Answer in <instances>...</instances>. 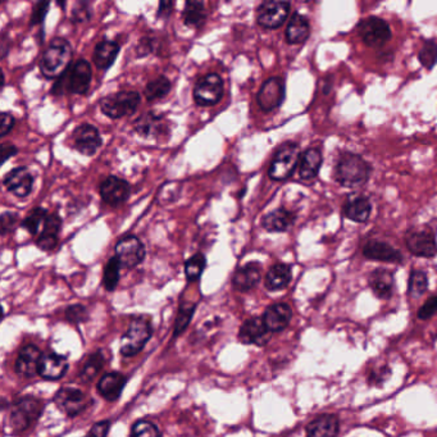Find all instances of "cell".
<instances>
[{
  "instance_id": "obj_1",
  "label": "cell",
  "mask_w": 437,
  "mask_h": 437,
  "mask_svg": "<svg viewBox=\"0 0 437 437\" xmlns=\"http://www.w3.org/2000/svg\"><path fill=\"white\" fill-rule=\"evenodd\" d=\"M372 167L363 156L345 152L339 156L335 166L334 178L344 187L354 189L365 185L370 180Z\"/></svg>"
},
{
  "instance_id": "obj_2",
  "label": "cell",
  "mask_w": 437,
  "mask_h": 437,
  "mask_svg": "<svg viewBox=\"0 0 437 437\" xmlns=\"http://www.w3.org/2000/svg\"><path fill=\"white\" fill-rule=\"evenodd\" d=\"M72 46L63 37L53 39L40 60V71L46 79H57L69 68Z\"/></svg>"
},
{
  "instance_id": "obj_3",
  "label": "cell",
  "mask_w": 437,
  "mask_h": 437,
  "mask_svg": "<svg viewBox=\"0 0 437 437\" xmlns=\"http://www.w3.org/2000/svg\"><path fill=\"white\" fill-rule=\"evenodd\" d=\"M91 76L93 74L89 62L79 60L60 76V80L55 82L52 93L55 95L63 94V91H68L71 94H85L89 90Z\"/></svg>"
},
{
  "instance_id": "obj_4",
  "label": "cell",
  "mask_w": 437,
  "mask_h": 437,
  "mask_svg": "<svg viewBox=\"0 0 437 437\" xmlns=\"http://www.w3.org/2000/svg\"><path fill=\"white\" fill-rule=\"evenodd\" d=\"M300 148L295 142H285L276 150L274 159L268 170V176L274 181L289 178L300 163Z\"/></svg>"
},
{
  "instance_id": "obj_5",
  "label": "cell",
  "mask_w": 437,
  "mask_h": 437,
  "mask_svg": "<svg viewBox=\"0 0 437 437\" xmlns=\"http://www.w3.org/2000/svg\"><path fill=\"white\" fill-rule=\"evenodd\" d=\"M44 410L43 401L36 398H22L13 404L9 415V424L13 433H21L29 430Z\"/></svg>"
},
{
  "instance_id": "obj_6",
  "label": "cell",
  "mask_w": 437,
  "mask_h": 437,
  "mask_svg": "<svg viewBox=\"0 0 437 437\" xmlns=\"http://www.w3.org/2000/svg\"><path fill=\"white\" fill-rule=\"evenodd\" d=\"M140 102V94L136 91H119L104 97L100 100V109L107 117L119 119L133 114Z\"/></svg>"
},
{
  "instance_id": "obj_7",
  "label": "cell",
  "mask_w": 437,
  "mask_h": 437,
  "mask_svg": "<svg viewBox=\"0 0 437 437\" xmlns=\"http://www.w3.org/2000/svg\"><path fill=\"white\" fill-rule=\"evenodd\" d=\"M152 334H153V330L147 319L142 317L135 318L130 323L126 332L121 337V347H119L121 354L125 356H136L150 340Z\"/></svg>"
},
{
  "instance_id": "obj_8",
  "label": "cell",
  "mask_w": 437,
  "mask_h": 437,
  "mask_svg": "<svg viewBox=\"0 0 437 437\" xmlns=\"http://www.w3.org/2000/svg\"><path fill=\"white\" fill-rule=\"evenodd\" d=\"M358 32L364 44L370 48H381L393 36L389 23L376 15H370L362 20L358 25Z\"/></svg>"
},
{
  "instance_id": "obj_9",
  "label": "cell",
  "mask_w": 437,
  "mask_h": 437,
  "mask_svg": "<svg viewBox=\"0 0 437 437\" xmlns=\"http://www.w3.org/2000/svg\"><path fill=\"white\" fill-rule=\"evenodd\" d=\"M404 240H405L408 250L415 257H421V258L436 257V236L433 231L429 227L408 230Z\"/></svg>"
},
{
  "instance_id": "obj_10",
  "label": "cell",
  "mask_w": 437,
  "mask_h": 437,
  "mask_svg": "<svg viewBox=\"0 0 437 437\" xmlns=\"http://www.w3.org/2000/svg\"><path fill=\"white\" fill-rule=\"evenodd\" d=\"M222 77L218 74H208L201 77L194 88V100L198 105H215L223 97Z\"/></svg>"
},
{
  "instance_id": "obj_11",
  "label": "cell",
  "mask_w": 437,
  "mask_h": 437,
  "mask_svg": "<svg viewBox=\"0 0 437 437\" xmlns=\"http://www.w3.org/2000/svg\"><path fill=\"white\" fill-rule=\"evenodd\" d=\"M291 4L289 1L268 0L262 3L257 9V22L264 29H278L281 27L290 15Z\"/></svg>"
},
{
  "instance_id": "obj_12",
  "label": "cell",
  "mask_w": 437,
  "mask_h": 437,
  "mask_svg": "<svg viewBox=\"0 0 437 437\" xmlns=\"http://www.w3.org/2000/svg\"><path fill=\"white\" fill-rule=\"evenodd\" d=\"M54 403L58 409L66 413L68 417H74L90 407L91 399L86 396V394L82 393L80 389L66 386L55 394Z\"/></svg>"
},
{
  "instance_id": "obj_13",
  "label": "cell",
  "mask_w": 437,
  "mask_h": 437,
  "mask_svg": "<svg viewBox=\"0 0 437 437\" xmlns=\"http://www.w3.org/2000/svg\"><path fill=\"white\" fill-rule=\"evenodd\" d=\"M145 246L139 237L134 235L121 238L116 245V257L122 267L131 269L137 267L145 260Z\"/></svg>"
},
{
  "instance_id": "obj_14",
  "label": "cell",
  "mask_w": 437,
  "mask_h": 437,
  "mask_svg": "<svg viewBox=\"0 0 437 437\" xmlns=\"http://www.w3.org/2000/svg\"><path fill=\"white\" fill-rule=\"evenodd\" d=\"M134 130L144 139H159L170 134V123L163 114L148 112L135 121Z\"/></svg>"
},
{
  "instance_id": "obj_15",
  "label": "cell",
  "mask_w": 437,
  "mask_h": 437,
  "mask_svg": "<svg viewBox=\"0 0 437 437\" xmlns=\"http://www.w3.org/2000/svg\"><path fill=\"white\" fill-rule=\"evenodd\" d=\"M285 81L281 77H271L263 82L257 94V103L263 112L277 109L285 100Z\"/></svg>"
},
{
  "instance_id": "obj_16",
  "label": "cell",
  "mask_w": 437,
  "mask_h": 437,
  "mask_svg": "<svg viewBox=\"0 0 437 437\" xmlns=\"http://www.w3.org/2000/svg\"><path fill=\"white\" fill-rule=\"evenodd\" d=\"M102 144L103 140L97 127L89 123H82L72 133V147L83 156H94Z\"/></svg>"
},
{
  "instance_id": "obj_17",
  "label": "cell",
  "mask_w": 437,
  "mask_h": 437,
  "mask_svg": "<svg viewBox=\"0 0 437 437\" xmlns=\"http://www.w3.org/2000/svg\"><path fill=\"white\" fill-rule=\"evenodd\" d=\"M100 196L104 203L117 207L119 204H123L128 199L131 194V187L126 180L117 177V176H108L104 178L100 184Z\"/></svg>"
},
{
  "instance_id": "obj_18",
  "label": "cell",
  "mask_w": 437,
  "mask_h": 437,
  "mask_svg": "<svg viewBox=\"0 0 437 437\" xmlns=\"http://www.w3.org/2000/svg\"><path fill=\"white\" fill-rule=\"evenodd\" d=\"M3 184L7 187L8 191L17 198H26L32 191L34 175L27 167H17L8 172L3 180Z\"/></svg>"
},
{
  "instance_id": "obj_19",
  "label": "cell",
  "mask_w": 437,
  "mask_h": 437,
  "mask_svg": "<svg viewBox=\"0 0 437 437\" xmlns=\"http://www.w3.org/2000/svg\"><path fill=\"white\" fill-rule=\"evenodd\" d=\"M269 330H268L263 317H254L245 321L243 326L238 331V340L245 345H264L269 339Z\"/></svg>"
},
{
  "instance_id": "obj_20",
  "label": "cell",
  "mask_w": 437,
  "mask_h": 437,
  "mask_svg": "<svg viewBox=\"0 0 437 437\" xmlns=\"http://www.w3.org/2000/svg\"><path fill=\"white\" fill-rule=\"evenodd\" d=\"M363 255L367 260L386 262V263H403L404 257L401 250L395 249L394 246L379 241V240H370L363 246Z\"/></svg>"
},
{
  "instance_id": "obj_21",
  "label": "cell",
  "mask_w": 437,
  "mask_h": 437,
  "mask_svg": "<svg viewBox=\"0 0 437 437\" xmlns=\"http://www.w3.org/2000/svg\"><path fill=\"white\" fill-rule=\"evenodd\" d=\"M41 358V351L35 345L23 347L15 359V372L25 377H32L36 373L39 375V365Z\"/></svg>"
},
{
  "instance_id": "obj_22",
  "label": "cell",
  "mask_w": 437,
  "mask_h": 437,
  "mask_svg": "<svg viewBox=\"0 0 437 437\" xmlns=\"http://www.w3.org/2000/svg\"><path fill=\"white\" fill-rule=\"evenodd\" d=\"M262 278V268L260 263L250 262L243 267L237 268L232 276V286L237 291H249L254 289Z\"/></svg>"
},
{
  "instance_id": "obj_23",
  "label": "cell",
  "mask_w": 437,
  "mask_h": 437,
  "mask_svg": "<svg viewBox=\"0 0 437 437\" xmlns=\"http://www.w3.org/2000/svg\"><path fill=\"white\" fill-rule=\"evenodd\" d=\"M372 204L364 195L349 196L342 207V215L345 218L356 223H365L370 220Z\"/></svg>"
},
{
  "instance_id": "obj_24",
  "label": "cell",
  "mask_w": 437,
  "mask_h": 437,
  "mask_svg": "<svg viewBox=\"0 0 437 437\" xmlns=\"http://www.w3.org/2000/svg\"><path fill=\"white\" fill-rule=\"evenodd\" d=\"M293 317V311L288 304L277 303L268 307L264 311L263 321L271 332H280L289 326Z\"/></svg>"
},
{
  "instance_id": "obj_25",
  "label": "cell",
  "mask_w": 437,
  "mask_h": 437,
  "mask_svg": "<svg viewBox=\"0 0 437 437\" xmlns=\"http://www.w3.org/2000/svg\"><path fill=\"white\" fill-rule=\"evenodd\" d=\"M127 384V377L119 372H112L104 375L98 382V393L105 401H114L119 399Z\"/></svg>"
},
{
  "instance_id": "obj_26",
  "label": "cell",
  "mask_w": 437,
  "mask_h": 437,
  "mask_svg": "<svg viewBox=\"0 0 437 437\" xmlns=\"http://www.w3.org/2000/svg\"><path fill=\"white\" fill-rule=\"evenodd\" d=\"M67 370L68 362L65 356L55 354V353H49V354L43 356L40 361L39 375L45 379L54 381V379L63 377Z\"/></svg>"
},
{
  "instance_id": "obj_27",
  "label": "cell",
  "mask_w": 437,
  "mask_h": 437,
  "mask_svg": "<svg viewBox=\"0 0 437 437\" xmlns=\"http://www.w3.org/2000/svg\"><path fill=\"white\" fill-rule=\"evenodd\" d=\"M60 229H62V220H60V215H57L55 213L48 215L44 223V227L37 237V248L44 250V252H51L53 249H55V246L58 244V235H60Z\"/></svg>"
},
{
  "instance_id": "obj_28",
  "label": "cell",
  "mask_w": 437,
  "mask_h": 437,
  "mask_svg": "<svg viewBox=\"0 0 437 437\" xmlns=\"http://www.w3.org/2000/svg\"><path fill=\"white\" fill-rule=\"evenodd\" d=\"M297 215L285 208H278L262 218V227L268 232H285L295 222Z\"/></svg>"
},
{
  "instance_id": "obj_29",
  "label": "cell",
  "mask_w": 437,
  "mask_h": 437,
  "mask_svg": "<svg viewBox=\"0 0 437 437\" xmlns=\"http://www.w3.org/2000/svg\"><path fill=\"white\" fill-rule=\"evenodd\" d=\"M311 36V25L305 15L295 12L290 18L286 29V41L289 44H303Z\"/></svg>"
},
{
  "instance_id": "obj_30",
  "label": "cell",
  "mask_w": 437,
  "mask_h": 437,
  "mask_svg": "<svg viewBox=\"0 0 437 437\" xmlns=\"http://www.w3.org/2000/svg\"><path fill=\"white\" fill-rule=\"evenodd\" d=\"M323 162V156L318 148L307 149L302 154L299 163V176L304 181H309L317 177L321 166Z\"/></svg>"
},
{
  "instance_id": "obj_31",
  "label": "cell",
  "mask_w": 437,
  "mask_h": 437,
  "mask_svg": "<svg viewBox=\"0 0 437 437\" xmlns=\"http://www.w3.org/2000/svg\"><path fill=\"white\" fill-rule=\"evenodd\" d=\"M339 433V419L336 415H325L316 418L307 427L308 437H336Z\"/></svg>"
},
{
  "instance_id": "obj_32",
  "label": "cell",
  "mask_w": 437,
  "mask_h": 437,
  "mask_svg": "<svg viewBox=\"0 0 437 437\" xmlns=\"http://www.w3.org/2000/svg\"><path fill=\"white\" fill-rule=\"evenodd\" d=\"M119 53V45L112 40H102L98 43L94 53H93V62L99 69H108L114 60L117 58Z\"/></svg>"
},
{
  "instance_id": "obj_33",
  "label": "cell",
  "mask_w": 437,
  "mask_h": 437,
  "mask_svg": "<svg viewBox=\"0 0 437 437\" xmlns=\"http://www.w3.org/2000/svg\"><path fill=\"white\" fill-rule=\"evenodd\" d=\"M370 286L378 297L389 299L393 295L394 274L384 268H377L370 274Z\"/></svg>"
},
{
  "instance_id": "obj_34",
  "label": "cell",
  "mask_w": 437,
  "mask_h": 437,
  "mask_svg": "<svg viewBox=\"0 0 437 437\" xmlns=\"http://www.w3.org/2000/svg\"><path fill=\"white\" fill-rule=\"evenodd\" d=\"M291 277H293V274H291V267L289 264L277 263L274 267L269 268V271L266 274L264 285L269 291L285 289L291 281Z\"/></svg>"
},
{
  "instance_id": "obj_35",
  "label": "cell",
  "mask_w": 437,
  "mask_h": 437,
  "mask_svg": "<svg viewBox=\"0 0 437 437\" xmlns=\"http://www.w3.org/2000/svg\"><path fill=\"white\" fill-rule=\"evenodd\" d=\"M207 20V13H206V7L203 1H186L184 12H182V21L186 26L189 27H201L203 23Z\"/></svg>"
},
{
  "instance_id": "obj_36",
  "label": "cell",
  "mask_w": 437,
  "mask_h": 437,
  "mask_svg": "<svg viewBox=\"0 0 437 437\" xmlns=\"http://www.w3.org/2000/svg\"><path fill=\"white\" fill-rule=\"evenodd\" d=\"M170 81L166 76H158L154 80L149 82L145 88V98L149 102H156L162 98L167 97L170 91Z\"/></svg>"
},
{
  "instance_id": "obj_37",
  "label": "cell",
  "mask_w": 437,
  "mask_h": 437,
  "mask_svg": "<svg viewBox=\"0 0 437 437\" xmlns=\"http://www.w3.org/2000/svg\"><path fill=\"white\" fill-rule=\"evenodd\" d=\"M48 210L44 208L32 209L29 215L23 220L22 227L31 235H40L44 227L45 221L48 218Z\"/></svg>"
},
{
  "instance_id": "obj_38",
  "label": "cell",
  "mask_w": 437,
  "mask_h": 437,
  "mask_svg": "<svg viewBox=\"0 0 437 437\" xmlns=\"http://www.w3.org/2000/svg\"><path fill=\"white\" fill-rule=\"evenodd\" d=\"M104 365H105L104 354H102V351H97V353L91 354L89 359L86 361V363L83 364L80 377L85 382H89L93 378H95L100 370H103Z\"/></svg>"
},
{
  "instance_id": "obj_39",
  "label": "cell",
  "mask_w": 437,
  "mask_h": 437,
  "mask_svg": "<svg viewBox=\"0 0 437 437\" xmlns=\"http://www.w3.org/2000/svg\"><path fill=\"white\" fill-rule=\"evenodd\" d=\"M121 263L117 260V257H113L108 260V263L104 267L103 285L104 289L107 291H114L119 281V271H121Z\"/></svg>"
},
{
  "instance_id": "obj_40",
  "label": "cell",
  "mask_w": 437,
  "mask_h": 437,
  "mask_svg": "<svg viewBox=\"0 0 437 437\" xmlns=\"http://www.w3.org/2000/svg\"><path fill=\"white\" fill-rule=\"evenodd\" d=\"M206 264H207V260L201 253H196L191 258L186 260L185 274L187 281H198L206 268Z\"/></svg>"
},
{
  "instance_id": "obj_41",
  "label": "cell",
  "mask_w": 437,
  "mask_h": 437,
  "mask_svg": "<svg viewBox=\"0 0 437 437\" xmlns=\"http://www.w3.org/2000/svg\"><path fill=\"white\" fill-rule=\"evenodd\" d=\"M418 60L423 67L431 71L437 63V43L435 40L424 41L421 51L418 53Z\"/></svg>"
},
{
  "instance_id": "obj_42",
  "label": "cell",
  "mask_w": 437,
  "mask_h": 437,
  "mask_svg": "<svg viewBox=\"0 0 437 437\" xmlns=\"http://www.w3.org/2000/svg\"><path fill=\"white\" fill-rule=\"evenodd\" d=\"M429 288L427 274L423 271H412L409 278V295L412 297H422Z\"/></svg>"
},
{
  "instance_id": "obj_43",
  "label": "cell",
  "mask_w": 437,
  "mask_h": 437,
  "mask_svg": "<svg viewBox=\"0 0 437 437\" xmlns=\"http://www.w3.org/2000/svg\"><path fill=\"white\" fill-rule=\"evenodd\" d=\"M195 308H196V305L194 303H182L180 305L177 319H176V325H175V335L176 336L181 334L187 327L190 319L193 317Z\"/></svg>"
},
{
  "instance_id": "obj_44",
  "label": "cell",
  "mask_w": 437,
  "mask_h": 437,
  "mask_svg": "<svg viewBox=\"0 0 437 437\" xmlns=\"http://www.w3.org/2000/svg\"><path fill=\"white\" fill-rule=\"evenodd\" d=\"M131 437H161V431L154 423L141 419L134 423L131 429Z\"/></svg>"
},
{
  "instance_id": "obj_45",
  "label": "cell",
  "mask_w": 437,
  "mask_h": 437,
  "mask_svg": "<svg viewBox=\"0 0 437 437\" xmlns=\"http://www.w3.org/2000/svg\"><path fill=\"white\" fill-rule=\"evenodd\" d=\"M18 222V215L12 212H4L0 215V229H1V235L6 236L9 232L15 230V226Z\"/></svg>"
},
{
  "instance_id": "obj_46",
  "label": "cell",
  "mask_w": 437,
  "mask_h": 437,
  "mask_svg": "<svg viewBox=\"0 0 437 437\" xmlns=\"http://www.w3.org/2000/svg\"><path fill=\"white\" fill-rule=\"evenodd\" d=\"M90 17H91V12H90L89 3L88 1H79L76 4V7L74 8V12H72V22L80 23L88 21Z\"/></svg>"
},
{
  "instance_id": "obj_47",
  "label": "cell",
  "mask_w": 437,
  "mask_h": 437,
  "mask_svg": "<svg viewBox=\"0 0 437 437\" xmlns=\"http://www.w3.org/2000/svg\"><path fill=\"white\" fill-rule=\"evenodd\" d=\"M49 6H51L49 1H39L35 4L30 18L31 26L44 22L45 15L49 11Z\"/></svg>"
},
{
  "instance_id": "obj_48",
  "label": "cell",
  "mask_w": 437,
  "mask_h": 437,
  "mask_svg": "<svg viewBox=\"0 0 437 437\" xmlns=\"http://www.w3.org/2000/svg\"><path fill=\"white\" fill-rule=\"evenodd\" d=\"M66 317L69 322L79 323V322H83L85 319L88 318V311L85 309V307H82L80 304H76V305L69 307L66 311Z\"/></svg>"
},
{
  "instance_id": "obj_49",
  "label": "cell",
  "mask_w": 437,
  "mask_h": 437,
  "mask_svg": "<svg viewBox=\"0 0 437 437\" xmlns=\"http://www.w3.org/2000/svg\"><path fill=\"white\" fill-rule=\"evenodd\" d=\"M437 313V297H431L423 304L422 308L418 311V317L429 319Z\"/></svg>"
},
{
  "instance_id": "obj_50",
  "label": "cell",
  "mask_w": 437,
  "mask_h": 437,
  "mask_svg": "<svg viewBox=\"0 0 437 437\" xmlns=\"http://www.w3.org/2000/svg\"><path fill=\"white\" fill-rule=\"evenodd\" d=\"M15 119L12 113L9 112H3L1 113V125H0V135L6 136L12 131V128L15 127Z\"/></svg>"
},
{
  "instance_id": "obj_51",
  "label": "cell",
  "mask_w": 437,
  "mask_h": 437,
  "mask_svg": "<svg viewBox=\"0 0 437 437\" xmlns=\"http://www.w3.org/2000/svg\"><path fill=\"white\" fill-rule=\"evenodd\" d=\"M109 429H111L109 421H100L91 427L86 437H105L108 435Z\"/></svg>"
},
{
  "instance_id": "obj_52",
  "label": "cell",
  "mask_w": 437,
  "mask_h": 437,
  "mask_svg": "<svg viewBox=\"0 0 437 437\" xmlns=\"http://www.w3.org/2000/svg\"><path fill=\"white\" fill-rule=\"evenodd\" d=\"M153 52V39L150 37H144L140 39L139 44L136 46V53L139 57H145L150 53Z\"/></svg>"
},
{
  "instance_id": "obj_53",
  "label": "cell",
  "mask_w": 437,
  "mask_h": 437,
  "mask_svg": "<svg viewBox=\"0 0 437 437\" xmlns=\"http://www.w3.org/2000/svg\"><path fill=\"white\" fill-rule=\"evenodd\" d=\"M18 152V149L15 148L13 144L11 142H3L1 149H0V154H1V164L6 163L9 158L15 156Z\"/></svg>"
},
{
  "instance_id": "obj_54",
  "label": "cell",
  "mask_w": 437,
  "mask_h": 437,
  "mask_svg": "<svg viewBox=\"0 0 437 437\" xmlns=\"http://www.w3.org/2000/svg\"><path fill=\"white\" fill-rule=\"evenodd\" d=\"M175 7V3L173 1H168V0H164L159 3V8H158V17H168L172 13Z\"/></svg>"
},
{
  "instance_id": "obj_55",
  "label": "cell",
  "mask_w": 437,
  "mask_h": 437,
  "mask_svg": "<svg viewBox=\"0 0 437 437\" xmlns=\"http://www.w3.org/2000/svg\"><path fill=\"white\" fill-rule=\"evenodd\" d=\"M0 52H1V58H6L8 53V40L6 35H3L1 37V48H0Z\"/></svg>"
}]
</instances>
